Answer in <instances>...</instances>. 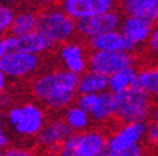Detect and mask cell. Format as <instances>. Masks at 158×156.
I'll return each mask as SVG.
<instances>
[{"instance_id": "7a4b0ae2", "label": "cell", "mask_w": 158, "mask_h": 156, "mask_svg": "<svg viewBox=\"0 0 158 156\" xmlns=\"http://www.w3.org/2000/svg\"><path fill=\"white\" fill-rule=\"evenodd\" d=\"M6 125L21 139H34L43 131L47 120V108L37 101L14 104L4 113Z\"/></svg>"}, {"instance_id": "ba28073f", "label": "cell", "mask_w": 158, "mask_h": 156, "mask_svg": "<svg viewBox=\"0 0 158 156\" xmlns=\"http://www.w3.org/2000/svg\"><path fill=\"white\" fill-rule=\"evenodd\" d=\"M135 52H99L90 51L89 70L110 78L112 75L130 66H135Z\"/></svg>"}, {"instance_id": "4316f807", "label": "cell", "mask_w": 158, "mask_h": 156, "mask_svg": "<svg viewBox=\"0 0 158 156\" xmlns=\"http://www.w3.org/2000/svg\"><path fill=\"white\" fill-rule=\"evenodd\" d=\"M145 149L143 146V143L140 145H134L131 148H127V149L123 150H117V152H109L107 150V156H144Z\"/></svg>"}, {"instance_id": "74e56055", "label": "cell", "mask_w": 158, "mask_h": 156, "mask_svg": "<svg viewBox=\"0 0 158 156\" xmlns=\"http://www.w3.org/2000/svg\"><path fill=\"white\" fill-rule=\"evenodd\" d=\"M0 3H2V0H0Z\"/></svg>"}, {"instance_id": "4dcf8cb0", "label": "cell", "mask_w": 158, "mask_h": 156, "mask_svg": "<svg viewBox=\"0 0 158 156\" xmlns=\"http://www.w3.org/2000/svg\"><path fill=\"white\" fill-rule=\"evenodd\" d=\"M11 107V96L7 93V91H4V93H2L0 94V111L3 110H7V108Z\"/></svg>"}, {"instance_id": "52a82bcc", "label": "cell", "mask_w": 158, "mask_h": 156, "mask_svg": "<svg viewBox=\"0 0 158 156\" xmlns=\"http://www.w3.org/2000/svg\"><path fill=\"white\" fill-rule=\"evenodd\" d=\"M89 56L90 49L88 42L81 38H73L56 48V58L61 68L78 76L89 70Z\"/></svg>"}, {"instance_id": "1f68e13d", "label": "cell", "mask_w": 158, "mask_h": 156, "mask_svg": "<svg viewBox=\"0 0 158 156\" xmlns=\"http://www.w3.org/2000/svg\"><path fill=\"white\" fill-rule=\"evenodd\" d=\"M7 76L4 75V72L0 69V94L6 91V87H7Z\"/></svg>"}, {"instance_id": "d6a6232c", "label": "cell", "mask_w": 158, "mask_h": 156, "mask_svg": "<svg viewBox=\"0 0 158 156\" xmlns=\"http://www.w3.org/2000/svg\"><path fill=\"white\" fill-rule=\"evenodd\" d=\"M27 2H30V0H2V3L7 4V6H11V7L23 6V4L27 3Z\"/></svg>"}, {"instance_id": "d4e9b609", "label": "cell", "mask_w": 158, "mask_h": 156, "mask_svg": "<svg viewBox=\"0 0 158 156\" xmlns=\"http://www.w3.org/2000/svg\"><path fill=\"white\" fill-rule=\"evenodd\" d=\"M145 142L147 145L152 148H158V122L150 120L147 122V130H145Z\"/></svg>"}, {"instance_id": "484cf974", "label": "cell", "mask_w": 158, "mask_h": 156, "mask_svg": "<svg viewBox=\"0 0 158 156\" xmlns=\"http://www.w3.org/2000/svg\"><path fill=\"white\" fill-rule=\"evenodd\" d=\"M3 156H40L31 148L26 146H9L3 150Z\"/></svg>"}, {"instance_id": "e0dca14e", "label": "cell", "mask_w": 158, "mask_h": 156, "mask_svg": "<svg viewBox=\"0 0 158 156\" xmlns=\"http://www.w3.org/2000/svg\"><path fill=\"white\" fill-rule=\"evenodd\" d=\"M120 11L158 24V0H120Z\"/></svg>"}, {"instance_id": "277c9868", "label": "cell", "mask_w": 158, "mask_h": 156, "mask_svg": "<svg viewBox=\"0 0 158 156\" xmlns=\"http://www.w3.org/2000/svg\"><path fill=\"white\" fill-rule=\"evenodd\" d=\"M37 31L51 39L56 46L76 38V21L61 9V6L48 7L38 11Z\"/></svg>"}, {"instance_id": "5bb4252c", "label": "cell", "mask_w": 158, "mask_h": 156, "mask_svg": "<svg viewBox=\"0 0 158 156\" xmlns=\"http://www.w3.org/2000/svg\"><path fill=\"white\" fill-rule=\"evenodd\" d=\"M72 131L65 124L62 118H52L45 124L43 131L35 138V142L44 150H56L65 139L72 135Z\"/></svg>"}, {"instance_id": "836d02e7", "label": "cell", "mask_w": 158, "mask_h": 156, "mask_svg": "<svg viewBox=\"0 0 158 156\" xmlns=\"http://www.w3.org/2000/svg\"><path fill=\"white\" fill-rule=\"evenodd\" d=\"M151 120L158 122V101L154 104V107H152V111H151Z\"/></svg>"}, {"instance_id": "4fadbf2b", "label": "cell", "mask_w": 158, "mask_h": 156, "mask_svg": "<svg viewBox=\"0 0 158 156\" xmlns=\"http://www.w3.org/2000/svg\"><path fill=\"white\" fill-rule=\"evenodd\" d=\"M152 28H154V24L144 18L134 16H123L118 30L128 39V42L133 45L134 51H140V49H145Z\"/></svg>"}, {"instance_id": "44dd1931", "label": "cell", "mask_w": 158, "mask_h": 156, "mask_svg": "<svg viewBox=\"0 0 158 156\" xmlns=\"http://www.w3.org/2000/svg\"><path fill=\"white\" fill-rule=\"evenodd\" d=\"M109 90V78L96 73L93 70H86L79 76L78 91L79 94H100Z\"/></svg>"}, {"instance_id": "ffe728a7", "label": "cell", "mask_w": 158, "mask_h": 156, "mask_svg": "<svg viewBox=\"0 0 158 156\" xmlns=\"http://www.w3.org/2000/svg\"><path fill=\"white\" fill-rule=\"evenodd\" d=\"M61 118L65 121V124L73 134L83 132V131L89 130L90 125H92V117L82 107H79L76 103L66 107L62 111V117Z\"/></svg>"}, {"instance_id": "f35d334b", "label": "cell", "mask_w": 158, "mask_h": 156, "mask_svg": "<svg viewBox=\"0 0 158 156\" xmlns=\"http://www.w3.org/2000/svg\"><path fill=\"white\" fill-rule=\"evenodd\" d=\"M157 101H158V98H157Z\"/></svg>"}, {"instance_id": "e575fe53", "label": "cell", "mask_w": 158, "mask_h": 156, "mask_svg": "<svg viewBox=\"0 0 158 156\" xmlns=\"http://www.w3.org/2000/svg\"><path fill=\"white\" fill-rule=\"evenodd\" d=\"M43 156H59L56 153V150H47V152L43 153Z\"/></svg>"}, {"instance_id": "3957f363", "label": "cell", "mask_w": 158, "mask_h": 156, "mask_svg": "<svg viewBox=\"0 0 158 156\" xmlns=\"http://www.w3.org/2000/svg\"><path fill=\"white\" fill-rule=\"evenodd\" d=\"M116 120L120 124L127 122H148L151 118L154 101L150 94L137 87L114 94Z\"/></svg>"}, {"instance_id": "d6986e66", "label": "cell", "mask_w": 158, "mask_h": 156, "mask_svg": "<svg viewBox=\"0 0 158 156\" xmlns=\"http://www.w3.org/2000/svg\"><path fill=\"white\" fill-rule=\"evenodd\" d=\"M134 87L145 91L152 98H158V63L150 62L137 68Z\"/></svg>"}, {"instance_id": "5b68a950", "label": "cell", "mask_w": 158, "mask_h": 156, "mask_svg": "<svg viewBox=\"0 0 158 156\" xmlns=\"http://www.w3.org/2000/svg\"><path fill=\"white\" fill-rule=\"evenodd\" d=\"M107 152V135L99 128L72 134L56 149L59 156H100Z\"/></svg>"}, {"instance_id": "6da1fadb", "label": "cell", "mask_w": 158, "mask_h": 156, "mask_svg": "<svg viewBox=\"0 0 158 156\" xmlns=\"http://www.w3.org/2000/svg\"><path fill=\"white\" fill-rule=\"evenodd\" d=\"M79 76L64 68H52L40 72L30 82V91L34 100L44 108L52 111L65 110L76 101Z\"/></svg>"}, {"instance_id": "2e32d148", "label": "cell", "mask_w": 158, "mask_h": 156, "mask_svg": "<svg viewBox=\"0 0 158 156\" xmlns=\"http://www.w3.org/2000/svg\"><path fill=\"white\" fill-rule=\"evenodd\" d=\"M13 38H14V49L28 52V54L38 56L47 55L56 46L51 39H48L40 31H34V33L27 34V35L23 37H13Z\"/></svg>"}, {"instance_id": "8d00e7d4", "label": "cell", "mask_w": 158, "mask_h": 156, "mask_svg": "<svg viewBox=\"0 0 158 156\" xmlns=\"http://www.w3.org/2000/svg\"><path fill=\"white\" fill-rule=\"evenodd\" d=\"M0 156H3V150H0Z\"/></svg>"}, {"instance_id": "30bf717a", "label": "cell", "mask_w": 158, "mask_h": 156, "mask_svg": "<svg viewBox=\"0 0 158 156\" xmlns=\"http://www.w3.org/2000/svg\"><path fill=\"white\" fill-rule=\"evenodd\" d=\"M122 11L114 10V11H109L105 14H99L95 17H89V18L76 21V33L78 37L83 41L95 38L98 35H102L109 31H114L120 28L122 24Z\"/></svg>"}, {"instance_id": "ac0fdd59", "label": "cell", "mask_w": 158, "mask_h": 156, "mask_svg": "<svg viewBox=\"0 0 158 156\" xmlns=\"http://www.w3.org/2000/svg\"><path fill=\"white\" fill-rule=\"evenodd\" d=\"M37 27H38V11L35 7H20L14 11L9 35L23 37L37 31Z\"/></svg>"}, {"instance_id": "8992f818", "label": "cell", "mask_w": 158, "mask_h": 156, "mask_svg": "<svg viewBox=\"0 0 158 156\" xmlns=\"http://www.w3.org/2000/svg\"><path fill=\"white\" fill-rule=\"evenodd\" d=\"M0 69L9 80H27L35 78L41 69V56L23 51H10L0 61Z\"/></svg>"}, {"instance_id": "f546056e", "label": "cell", "mask_w": 158, "mask_h": 156, "mask_svg": "<svg viewBox=\"0 0 158 156\" xmlns=\"http://www.w3.org/2000/svg\"><path fill=\"white\" fill-rule=\"evenodd\" d=\"M30 3L37 10H43V9H48V7L61 6L62 0H30Z\"/></svg>"}, {"instance_id": "7c38bea8", "label": "cell", "mask_w": 158, "mask_h": 156, "mask_svg": "<svg viewBox=\"0 0 158 156\" xmlns=\"http://www.w3.org/2000/svg\"><path fill=\"white\" fill-rule=\"evenodd\" d=\"M147 122H127L120 124L107 135V150L117 152L134 145H140L145 139Z\"/></svg>"}, {"instance_id": "8fae6325", "label": "cell", "mask_w": 158, "mask_h": 156, "mask_svg": "<svg viewBox=\"0 0 158 156\" xmlns=\"http://www.w3.org/2000/svg\"><path fill=\"white\" fill-rule=\"evenodd\" d=\"M61 9L75 21L120 10V0H62Z\"/></svg>"}, {"instance_id": "9c48e42d", "label": "cell", "mask_w": 158, "mask_h": 156, "mask_svg": "<svg viewBox=\"0 0 158 156\" xmlns=\"http://www.w3.org/2000/svg\"><path fill=\"white\" fill-rule=\"evenodd\" d=\"M92 117V121L106 124L116 118V100L110 91H103L100 94H79L75 101Z\"/></svg>"}, {"instance_id": "cb8c5ba5", "label": "cell", "mask_w": 158, "mask_h": 156, "mask_svg": "<svg viewBox=\"0 0 158 156\" xmlns=\"http://www.w3.org/2000/svg\"><path fill=\"white\" fill-rule=\"evenodd\" d=\"M144 51L147 52V55L151 59V62L158 63V24H155L154 28H152V33L150 35V39H148Z\"/></svg>"}, {"instance_id": "9a60e30c", "label": "cell", "mask_w": 158, "mask_h": 156, "mask_svg": "<svg viewBox=\"0 0 158 156\" xmlns=\"http://www.w3.org/2000/svg\"><path fill=\"white\" fill-rule=\"evenodd\" d=\"M90 51L99 52H135L128 39L123 35L120 30L109 31L102 35L86 41Z\"/></svg>"}, {"instance_id": "7402d4cb", "label": "cell", "mask_w": 158, "mask_h": 156, "mask_svg": "<svg viewBox=\"0 0 158 156\" xmlns=\"http://www.w3.org/2000/svg\"><path fill=\"white\" fill-rule=\"evenodd\" d=\"M135 76H137V68L130 66L123 70L117 72L109 78V91L113 94H118L128 89L134 87Z\"/></svg>"}, {"instance_id": "603a6c76", "label": "cell", "mask_w": 158, "mask_h": 156, "mask_svg": "<svg viewBox=\"0 0 158 156\" xmlns=\"http://www.w3.org/2000/svg\"><path fill=\"white\" fill-rule=\"evenodd\" d=\"M14 11H16L14 7L0 3V38L9 35L10 27H11V23H13Z\"/></svg>"}, {"instance_id": "f1b7e54d", "label": "cell", "mask_w": 158, "mask_h": 156, "mask_svg": "<svg viewBox=\"0 0 158 156\" xmlns=\"http://www.w3.org/2000/svg\"><path fill=\"white\" fill-rule=\"evenodd\" d=\"M14 49V38L11 35H7L0 38V61L4 58L7 52Z\"/></svg>"}, {"instance_id": "d590c367", "label": "cell", "mask_w": 158, "mask_h": 156, "mask_svg": "<svg viewBox=\"0 0 158 156\" xmlns=\"http://www.w3.org/2000/svg\"><path fill=\"white\" fill-rule=\"evenodd\" d=\"M100 156H107V152H105L103 155H100Z\"/></svg>"}, {"instance_id": "83f0119b", "label": "cell", "mask_w": 158, "mask_h": 156, "mask_svg": "<svg viewBox=\"0 0 158 156\" xmlns=\"http://www.w3.org/2000/svg\"><path fill=\"white\" fill-rule=\"evenodd\" d=\"M10 137L6 130V120H4V114L0 111V150H4L9 148Z\"/></svg>"}]
</instances>
